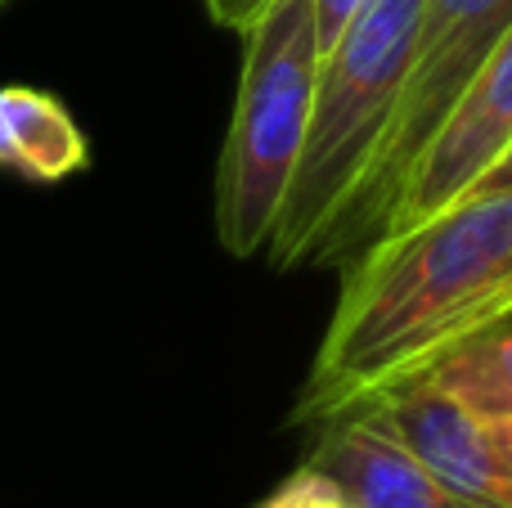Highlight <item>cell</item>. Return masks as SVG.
Returning a JSON list of instances; mask_svg holds the SVG:
<instances>
[{"label":"cell","mask_w":512,"mask_h":508,"mask_svg":"<svg viewBox=\"0 0 512 508\" xmlns=\"http://www.w3.org/2000/svg\"><path fill=\"white\" fill-rule=\"evenodd\" d=\"M270 5H274V0H207V14H212L221 27L248 32V27H252Z\"/></svg>","instance_id":"obj_10"},{"label":"cell","mask_w":512,"mask_h":508,"mask_svg":"<svg viewBox=\"0 0 512 508\" xmlns=\"http://www.w3.org/2000/svg\"><path fill=\"white\" fill-rule=\"evenodd\" d=\"M490 432H495L499 459H504V464H508V473H512V419H499V423H490Z\"/></svg>","instance_id":"obj_14"},{"label":"cell","mask_w":512,"mask_h":508,"mask_svg":"<svg viewBox=\"0 0 512 508\" xmlns=\"http://www.w3.org/2000/svg\"><path fill=\"white\" fill-rule=\"evenodd\" d=\"M477 189H512V144L499 153V162L477 180Z\"/></svg>","instance_id":"obj_13"},{"label":"cell","mask_w":512,"mask_h":508,"mask_svg":"<svg viewBox=\"0 0 512 508\" xmlns=\"http://www.w3.org/2000/svg\"><path fill=\"white\" fill-rule=\"evenodd\" d=\"M360 252L297 396V423H328L427 378L459 342L508 320L512 189H472Z\"/></svg>","instance_id":"obj_1"},{"label":"cell","mask_w":512,"mask_h":508,"mask_svg":"<svg viewBox=\"0 0 512 508\" xmlns=\"http://www.w3.org/2000/svg\"><path fill=\"white\" fill-rule=\"evenodd\" d=\"M86 158V135L59 99L32 86H0V167L36 185H59Z\"/></svg>","instance_id":"obj_8"},{"label":"cell","mask_w":512,"mask_h":508,"mask_svg":"<svg viewBox=\"0 0 512 508\" xmlns=\"http://www.w3.org/2000/svg\"><path fill=\"white\" fill-rule=\"evenodd\" d=\"M0 5H5V0H0Z\"/></svg>","instance_id":"obj_16"},{"label":"cell","mask_w":512,"mask_h":508,"mask_svg":"<svg viewBox=\"0 0 512 508\" xmlns=\"http://www.w3.org/2000/svg\"><path fill=\"white\" fill-rule=\"evenodd\" d=\"M360 410L378 414L445 491L477 508H512V473L499 459L490 423L432 378L400 383Z\"/></svg>","instance_id":"obj_6"},{"label":"cell","mask_w":512,"mask_h":508,"mask_svg":"<svg viewBox=\"0 0 512 508\" xmlns=\"http://www.w3.org/2000/svg\"><path fill=\"white\" fill-rule=\"evenodd\" d=\"M427 378L450 396H459L486 423L512 419V315L499 320L495 329L459 342Z\"/></svg>","instance_id":"obj_9"},{"label":"cell","mask_w":512,"mask_h":508,"mask_svg":"<svg viewBox=\"0 0 512 508\" xmlns=\"http://www.w3.org/2000/svg\"><path fill=\"white\" fill-rule=\"evenodd\" d=\"M512 27V0H423V18L414 32V54L405 72V95H400L396 122L387 131V144L373 158L364 185L337 216L328 239L319 243L315 261H337L351 248H369L405 185L409 167L427 149L490 50Z\"/></svg>","instance_id":"obj_4"},{"label":"cell","mask_w":512,"mask_h":508,"mask_svg":"<svg viewBox=\"0 0 512 508\" xmlns=\"http://www.w3.org/2000/svg\"><path fill=\"white\" fill-rule=\"evenodd\" d=\"M301 468L351 508H477L445 491L373 410L328 419Z\"/></svg>","instance_id":"obj_7"},{"label":"cell","mask_w":512,"mask_h":508,"mask_svg":"<svg viewBox=\"0 0 512 508\" xmlns=\"http://www.w3.org/2000/svg\"><path fill=\"white\" fill-rule=\"evenodd\" d=\"M315 0H274L243 32V77L216 171V230L230 257L270 248L306 144L319 77Z\"/></svg>","instance_id":"obj_3"},{"label":"cell","mask_w":512,"mask_h":508,"mask_svg":"<svg viewBox=\"0 0 512 508\" xmlns=\"http://www.w3.org/2000/svg\"><path fill=\"white\" fill-rule=\"evenodd\" d=\"M508 144H512V27L499 36V45L481 63L472 86L463 90L454 113L445 117V126L427 140V149L409 167L378 239L427 221L432 212L450 207L454 198L472 194L477 180L495 167Z\"/></svg>","instance_id":"obj_5"},{"label":"cell","mask_w":512,"mask_h":508,"mask_svg":"<svg viewBox=\"0 0 512 508\" xmlns=\"http://www.w3.org/2000/svg\"><path fill=\"white\" fill-rule=\"evenodd\" d=\"M292 477H297V500H292V508H351L346 500H337L324 482H315L306 468H297Z\"/></svg>","instance_id":"obj_12"},{"label":"cell","mask_w":512,"mask_h":508,"mask_svg":"<svg viewBox=\"0 0 512 508\" xmlns=\"http://www.w3.org/2000/svg\"><path fill=\"white\" fill-rule=\"evenodd\" d=\"M423 0H364L319 54L306 144L265 257L274 266L315 261L319 243L364 185L396 122Z\"/></svg>","instance_id":"obj_2"},{"label":"cell","mask_w":512,"mask_h":508,"mask_svg":"<svg viewBox=\"0 0 512 508\" xmlns=\"http://www.w3.org/2000/svg\"><path fill=\"white\" fill-rule=\"evenodd\" d=\"M364 0H315V18H319V50H328V45L337 41V32H342L346 23L355 18V9H360Z\"/></svg>","instance_id":"obj_11"},{"label":"cell","mask_w":512,"mask_h":508,"mask_svg":"<svg viewBox=\"0 0 512 508\" xmlns=\"http://www.w3.org/2000/svg\"><path fill=\"white\" fill-rule=\"evenodd\" d=\"M292 500H297V477H288V482H283L279 491H274L261 508H292Z\"/></svg>","instance_id":"obj_15"}]
</instances>
